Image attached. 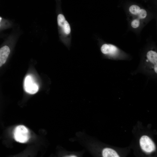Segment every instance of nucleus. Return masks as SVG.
Masks as SVG:
<instances>
[{"label":"nucleus","instance_id":"f257e3e1","mask_svg":"<svg viewBox=\"0 0 157 157\" xmlns=\"http://www.w3.org/2000/svg\"><path fill=\"white\" fill-rule=\"evenodd\" d=\"M14 137L16 141L21 143H25L30 138L28 130L24 125H19L15 129Z\"/></svg>","mask_w":157,"mask_h":157},{"label":"nucleus","instance_id":"f03ea898","mask_svg":"<svg viewBox=\"0 0 157 157\" xmlns=\"http://www.w3.org/2000/svg\"><path fill=\"white\" fill-rule=\"evenodd\" d=\"M24 89L27 93L33 94L39 90V86L32 76L28 75L26 76L24 81Z\"/></svg>","mask_w":157,"mask_h":157},{"label":"nucleus","instance_id":"7ed1b4c3","mask_svg":"<svg viewBox=\"0 0 157 157\" xmlns=\"http://www.w3.org/2000/svg\"><path fill=\"white\" fill-rule=\"evenodd\" d=\"M140 144L142 149L147 153H151L155 150V146L154 142L147 135H143L141 138Z\"/></svg>","mask_w":157,"mask_h":157},{"label":"nucleus","instance_id":"20e7f679","mask_svg":"<svg viewBox=\"0 0 157 157\" xmlns=\"http://www.w3.org/2000/svg\"><path fill=\"white\" fill-rule=\"evenodd\" d=\"M57 22L58 26L62 28L65 34L68 35L70 33V26L63 15L60 14L58 15Z\"/></svg>","mask_w":157,"mask_h":157},{"label":"nucleus","instance_id":"39448f33","mask_svg":"<svg viewBox=\"0 0 157 157\" xmlns=\"http://www.w3.org/2000/svg\"><path fill=\"white\" fill-rule=\"evenodd\" d=\"M101 52L105 55L114 56L118 52L117 48L115 46L111 44H105L101 48Z\"/></svg>","mask_w":157,"mask_h":157},{"label":"nucleus","instance_id":"423d86ee","mask_svg":"<svg viewBox=\"0 0 157 157\" xmlns=\"http://www.w3.org/2000/svg\"><path fill=\"white\" fill-rule=\"evenodd\" d=\"M147 62L149 61L154 65L157 64V53L155 51L151 50L147 53Z\"/></svg>","mask_w":157,"mask_h":157},{"label":"nucleus","instance_id":"0eeeda50","mask_svg":"<svg viewBox=\"0 0 157 157\" xmlns=\"http://www.w3.org/2000/svg\"><path fill=\"white\" fill-rule=\"evenodd\" d=\"M102 156L104 157H119L115 151L112 149L109 148H106L103 150Z\"/></svg>","mask_w":157,"mask_h":157},{"label":"nucleus","instance_id":"6e6552de","mask_svg":"<svg viewBox=\"0 0 157 157\" xmlns=\"http://www.w3.org/2000/svg\"><path fill=\"white\" fill-rule=\"evenodd\" d=\"M140 9V8L138 6L133 5L130 7L129 10L131 13L134 15H137Z\"/></svg>","mask_w":157,"mask_h":157},{"label":"nucleus","instance_id":"1a4fd4ad","mask_svg":"<svg viewBox=\"0 0 157 157\" xmlns=\"http://www.w3.org/2000/svg\"><path fill=\"white\" fill-rule=\"evenodd\" d=\"M138 16L140 19H144L146 17L147 15V13L146 11L143 9H140L138 13Z\"/></svg>","mask_w":157,"mask_h":157},{"label":"nucleus","instance_id":"9d476101","mask_svg":"<svg viewBox=\"0 0 157 157\" xmlns=\"http://www.w3.org/2000/svg\"><path fill=\"white\" fill-rule=\"evenodd\" d=\"M140 24L139 21L138 19H135L132 22L131 25L133 28H136L139 26Z\"/></svg>","mask_w":157,"mask_h":157},{"label":"nucleus","instance_id":"9b49d317","mask_svg":"<svg viewBox=\"0 0 157 157\" xmlns=\"http://www.w3.org/2000/svg\"><path fill=\"white\" fill-rule=\"evenodd\" d=\"M157 64H155L154 65V69L155 72L157 74Z\"/></svg>","mask_w":157,"mask_h":157},{"label":"nucleus","instance_id":"f8f14e48","mask_svg":"<svg viewBox=\"0 0 157 157\" xmlns=\"http://www.w3.org/2000/svg\"><path fill=\"white\" fill-rule=\"evenodd\" d=\"M2 19V18L0 17V23L1 20Z\"/></svg>","mask_w":157,"mask_h":157}]
</instances>
